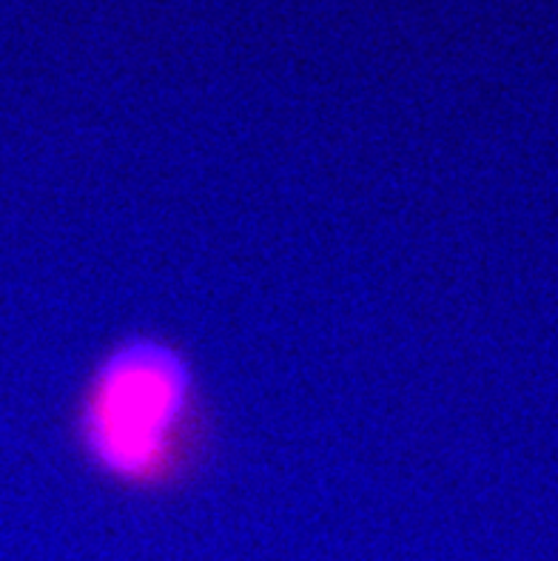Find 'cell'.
I'll use <instances>...</instances> for the list:
<instances>
[{
	"label": "cell",
	"instance_id": "obj_1",
	"mask_svg": "<svg viewBox=\"0 0 558 561\" xmlns=\"http://www.w3.org/2000/svg\"><path fill=\"white\" fill-rule=\"evenodd\" d=\"M75 462L106 491L169 502L205 479L219 454V416L185 342L128 328L89 359L66 402Z\"/></svg>",
	"mask_w": 558,
	"mask_h": 561
}]
</instances>
